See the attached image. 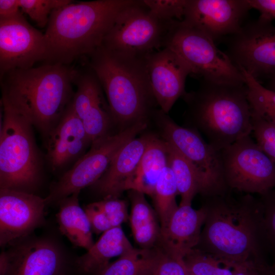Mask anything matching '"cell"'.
<instances>
[{"mask_svg": "<svg viewBox=\"0 0 275 275\" xmlns=\"http://www.w3.org/2000/svg\"><path fill=\"white\" fill-rule=\"evenodd\" d=\"M231 190L204 197L202 207L206 217L195 248L213 256L232 269L250 261L266 266L267 251L260 200L250 194L235 198Z\"/></svg>", "mask_w": 275, "mask_h": 275, "instance_id": "cell-1", "label": "cell"}, {"mask_svg": "<svg viewBox=\"0 0 275 275\" xmlns=\"http://www.w3.org/2000/svg\"><path fill=\"white\" fill-rule=\"evenodd\" d=\"M77 75L61 63L12 70L1 76L2 97L47 136L71 102Z\"/></svg>", "mask_w": 275, "mask_h": 275, "instance_id": "cell-2", "label": "cell"}, {"mask_svg": "<svg viewBox=\"0 0 275 275\" xmlns=\"http://www.w3.org/2000/svg\"><path fill=\"white\" fill-rule=\"evenodd\" d=\"M135 0L72 2L51 13L44 36L46 60L69 64L102 45L118 14Z\"/></svg>", "mask_w": 275, "mask_h": 275, "instance_id": "cell-3", "label": "cell"}, {"mask_svg": "<svg viewBox=\"0 0 275 275\" xmlns=\"http://www.w3.org/2000/svg\"><path fill=\"white\" fill-rule=\"evenodd\" d=\"M89 56L90 67L105 93L112 119L128 126L145 120L156 103L146 56L114 52L102 45Z\"/></svg>", "mask_w": 275, "mask_h": 275, "instance_id": "cell-4", "label": "cell"}, {"mask_svg": "<svg viewBox=\"0 0 275 275\" xmlns=\"http://www.w3.org/2000/svg\"><path fill=\"white\" fill-rule=\"evenodd\" d=\"M188 118L208 142L221 151L252 133V112L243 85L201 81L195 91L183 96Z\"/></svg>", "mask_w": 275, "mask_h": 275, "instance_id": "cell-5", "label": "cell"}, {"mask_svg": "<svg viewBox=\"0 0 275 275\" xmlns=\"http://www.w3.org/2000/svg\"><path fill=\"white\" fill-rule=\"evenodd\" d=\"M0 189L34 194L41 177V162L32 124L2 97Z\"/></svg>", "mask_w": 275, "mask_h": 275, "instance_id": "cell-6", "label": "cell"}, {"mask_svg": "<svg viewBox=\"0 0 275 275\" xmlns=\"http://www.w3.org/2000/svg\"><path fill=\"white\" fill-rule=\"evenodd\" d=\"M166 47L174 51L188 66L190 74L201 81L224 85L245 84L242 72L212 39L182 21L174 23Z\"/></svg>", "mask_w": 275, "mask_h": 275, "instance_id": "cell-7", "label": "cell"}, {"mask_svg": "<svg viewBox=\"0 0 275 275\" xmlns=\"http://www.w3.org/2000/svg\"><path fill=\"white\" fill-rule=\"evenodd\" d=\"M177 21L159 19L143 1H135L118 14L102 46L114 52L147 56L166 47L169 34Z\"/></svg>", "mask_w": 275, "mask_h": 275, "instance_id": "cell-8", "label": "cell"}, {"mask_svg": "<svg viewBox=\"0 0 275 275\" xmlns=\"http://www.w3.org/2000/svg\"><path fill=\"white\" fill-rule=\"evenodd\" d=\"M146 127L145 120L139 121L116 134H108L92 143L88 152L51 186L45 198L46 205L58 203L94 184L106 171L119 150Z\"/></svg>", "mask_w": 275, "mask_h": 275, "instance_id": "cell-9", "label": "cell"}, {"mask_svg": "<svg viewBox=\"0 0 275 275\" xmlns=\"http://www.w3.org/2000/svg\"><path fill=\"white\" fill-rule=\"evenodd\" d=\"M220 152L225 181L230 189L261 196L275 187V163L250 135Z\"/></svg>", "mask_w": 275, "mask_h": 275, "instance_id": "cell-10", "label": "cell"}, {"mask_svg": "<svg viewBox=\"0 0 275 275\" xmlns=\"http://www.w3.org/2000/svg\"><path fill=\"white\" fill-rule=\"evenodd\" d=\"M164 140L173 146L196 168L206 188L205 197L224 194L230 189L224 176L220 151L205 141L198 131L176 124L161 110L157 112Z\"/></svg>", "mask_w": 275, "mask_h": 275, "instance_id": "cell-11", "label": "cell"}, {"mask_svg": "<svg viewBox=\"0 0 275 275\" xmlns=\"http://www.w3.org/2000/svg\"><path fill=\"white\" fill-rule=\"evenodd\" d=\"M225 52L233 63L259 81L275 75V26L260 17L230 36Z\"/></svg>", "mask_w": 275, "mask_h": 275, "instance_id": "cell-12", "label": "cell"}, {"mask_svg": "<svg viewBox=\"0 0 275 275\" xmlns=\"http://www.w3.org/2000/svg\"><path fill=\"white\" fill-rule=\"evenodd\" d=\"M44 34L32 26L22 13L8 19H0L1 76L8 72L34 67L46 60Z\"/></svg>", "mask_w": 275, "mask_h": 275, "instance_id": "cell-13", "label": "cell"}, {"mask_svg": "<svg viewBox=\"0 0 275 275\" xmlns=\"http://www.w3.org/2000/svg\"><path fill=\"white\" fill-rule=\"evenodd\" d=\"M251 9L248 0H187L182 21L215 42L238 32Z\"/></svg>", "mask_w": 275, "mask_h": 275, "instance_id": "cell-14", "label": "cell"}, {"mask_svg": "<svg viewBox=\"0 0 275 275\" xmlns=\"http://www.w3.org/2000/svg\"><path fill=\"white\" fill-rule=\"evenodd\" d=\"M45 198L32 193L0 189V244L10 245L44 222Z\"/></svg>", "mask_w": 275, "mask_h": 275, "instance_id": "cell-15", "label": "cell"}, {"mask_svg": "<svg viewBox=\"0 0 275 275\" xmlns=\"http://www.w3.org/2000/svg\"><path fill=\"white\" fill-rule=\"evenodd\" d=\"M28 236L14 242L5 252V275H66L67 264L59 246L49 239Z\"/></svg>", "mask_w": 275, "mask_h": 275, "instance_id": "cell-16", "label": "cell"}, {"mask_svg": "<svg viewBox=\"0 0 275 275\" xmlns=\"http://www.w3.org/2000/svg\"><path fill=\"white\" fill-rule=\"evenodd\" d=\"M151 90L157 104L168 113L185 93V82L191 74L186 64L172 49L165 47L146 57Z\"/></svg>", "mask_w": 275, "mask_h": 275, "instance_id": "cell-17", "label": "cell"}, {"mask_svg": "<svg viewBox=\"0 0 275 275\" xmlns=\"http://www.w3.org/2000/svg\"><path fill=\"white\" fill-rule=\"evenodd\" d=\"M77 90L71 105L82 123L91 143L107 135L112 119L108 105L106 104L102 87L96 75L90 72L76 77Z\"/></svg>", "mask_w": 275, "mask_h": 275, "instance_id": "cell-18", "label": "cell"}, {"mask_svg": "<svg viewBox=\"0 0 275 275\" xmlns=\"http://www.w3.org/2000/svg\"><path fill=\"white\" fill-rule=\"evenodd\" d=\"M206 217L204 209L178 205L167 222L160 226L158 247L176 258H183L198 245Z\"/></svg>", "mask_w": 275, "mask_h": 275, "instance_id": "cell-19", "label": "cell"}, {"mask_svg": "<svg viewBox=\"0 0 275 275\" xmlns=\"http://www.w3.org/2000/svg\"><path fill=\"white\" fill-rule=\"evenodd\" d=\"M47 158L53 171L78 157L91 142L71 102L47 135Z\"/></svg>", "mask_w": 275, "mask_h": 275, "instance_id": "cell-20", "label": "cell"}, {"mask_svg": "<svg viewBox=\"0 0 275 275\" xmlns=\"http://www.w3.org/2000/svg\"><path fill=\"white\" fill-rule=\"evenodd\" d=\"M154 135L135 138L124 145L115 156L108 168L92 186L103 199L118 198L126 186Z\"/></svg>", "mask_w": 275, "mask_h": 275, "instance_id": "cell-21", "label": "cell"}, {"mask_svg": "<svg viewBox=\"0 0 275 275\" xmlns=\"http://www.w3.org/2000/svg\"><path fill=\"white\" fill-rule=\"evenodd\" d=\"M134 248L121 227H113L103 233L98 240L79 257L76 264L85 274H97L116 257H120Z\"/></svg>", "mask_w": 275, "mask_h": 275, "instance_id": "cell-22", "label": "cell"}, {"mask_svg": "<svg viewBox=\"0 0 275 275\" xmlns=\"http://www.w3.org/2000/svg\"><path fill=\"white\" fill-rule=\"evenodd\" d=\"M168 166L167 142L153 136L127 184L126 190H135L152 197L156 184Z\"/></svg>", "mask_w": 275, "mask_h": 275, "instance_id": "cell-23", "label": "cell"}, {"mask_svg": "<svg viewBox=\"0 0 275 275\" xmlns=\"http://www.w3.org/2000/svg\"><path fill=\"white\" fill-rule=\"evenodd\" d=\"M79 194L74 193L58 203L57 220L61 232L73 244L87 251L94 242L87 214L79 205Z\"/></svg>", "mask_w": 275, "mask_h": 275, "instance_id": "cell-24", "label": "cell"}, {"mask_svg": "<svg viewBox=\"0 0 275 275\" xmlns=\"http://www.w3.org/2000/svg\"><path fill=\"white\" fill-rule=\"evenodd\" d=\"M129 191L131 204L129 219L134 239L141 248H154L158 242L160 233V226L155 213L144 194Z\"/></svg>", "mask_w": 275, "mask_h": 275, "instance_id": "cell-25", "label": "cell"}, {"mask_svg": "<svg viewBox=\"0 0 275 275\" xmlns=\"http://www.w3.org/2000/svg\"><path fill=\"white\" fill-rule=\"evenodd\" d=\"M167 142V141H166ZM168 166L171 169L181 197L179 205H191L195 196L206 195L204 180L196 168L168 142Z\"/></svg>", "mask_w": 275, "mask_h": 275, "instance_id": "cell-26", "label": "cell"}, {"mask_svg": "<svg viewBox=\"0 0 275 275\" xmlns=\"http://www.w3.org/2000/svg\"><path fill=\"white\" fill-rule=\"evenodd\" d=\"M160 252L158 246L133 248L109 263L97 275H150Z\"/></svg>", "mask_w": 275, "mask_h": 275, "instance_id": "cell-27", "label": "cell"}, {"mask_svg": "<svg viewBox=\"0 0 275 275\" xmlns=\"http://www.w3.org/2000/svg\"><path fill=\"white\" fill-rule=\"evenodd\" d=\"M176 183L171 169L167 167L160 176L155 187L153 198L156 212L163 225L178 207L176 201L178 195Z\"/></svg>", "mask_w": 275, "mask_h": 275, "instance_id": "cell-28", "label": "cell"}, {"mask_svg": "<svg viewBox=\"0 0 275 275\" xmlns=\"http://www.w3.org/2000/svg\"><path fill=\"white\" fill-rule=\"evenodd\" d=\"M183 261L190 275H233V269L225 265L213 256L197 248L192 250Z\"/></svg>", "mask_w": 275, "mask_h": 275, "instance_id": "cell-29", "label": "cell"}, {"mask_svg": "<svg viewBox=\"0 0 275 275\" xmlns=\"http://www.w3.org/2000/svg\"><path fill=\"white\" fill-rule=\"evenodd\" d=\"M239 70L244 78L251 111L261 116L274 114L275 92L263 86L243 69Z\"/></svg>", "mask_w": 275, "mask_h": 275, "instance_id": "cell-30", "label": "cell"}, {"mask_svg": "<svg viewBox=\"0 0 275 275\" xmlns=\"http://www.w3.org/2000/svg\"><path fill=\"white\" fill-rule=\"evenodd\" d=\"M22 12L40 28L47 26L53 11L72 2L70 0H19Z\"/></svg>", "mask_w": 275, "mask_h": 275, "instance_id": "cell-31", "label": "cell"}, {"mask_svg": "<svg viewBox=\"0 0 275 275\" xmlns=\"http://www.w3.org/2000/svg\"><path fill=\"white\" fill-rule=\"evenodd\" d=\"M262 206V225L267 253L275 260V187L259 199Z\"/></svg>", "mask_w": 275, "mask_h": 275, "instance_id": "cell-32", "label": "cell"}, {"mask_svg": "<svg viewBox=\"0 0 275 275\" xmlns=\"http://www.w3.org/2000/svg\"><path fill=\"white\" fill-rule=\"evenodd\" d=\"M251 117L255 142L275 163V125L252 112Z\"/></svg>", "mask_w": 275, "mask_h": 275, "instance_id": "cell-33", "label": "cell"}, {"mask_svg": "<svg viewBox=\"0 0 275 275\" xmlns=\"http://www.w3.org/2000/svg\"><path fill=\"white\" fill-rule=\"evenodd\" d=\"M149 10L159 19L182 21L187 0H143Z\"/></svg>", "mask_w": 275, "mask_h": 275, "instance_id": "cell-34", "label": "cell"}, {"mask_svg": "<svg viewBox=\"0 0 275 275\" xmlns=\"http://www.w3.org/2000/svg\"><path fill=\"white\" fill-rule=\"evenodd\" d=\"M91 204L107 216L112 228L121 227L129 218L126 202L118 198L103 199Z\"/></svg>", "mask_w": 275, "mask_h": 275, "instance_id": "cell-35", "label": "cell"}, {"mask_svg": "<svg viewBox=\"0 0 275 275\" xmlns=\"http://www.w3.org/2000/svg\"><path fill=\"white\" fill-rule=\"evenodd\" d=\"M150 275H188V273L183 259L173 257L160 249Z\"/></svg>", "mask_w": 275, "mask_h": 275, "instance_id": "cell-36", "label": "cell"}, {"mask_svg": "<svg viewBox=\"0 0 275 275\" xmlns=\"http://www.w3.org/2000/svg\"><path fill=\"white\" fill-rule=\"evenodd\" d=\"M88 218L92 231L97 234H102L112 228L107 216L91 204L84 209Z\"/></svg>", "mask_w": 275, "mask_h": 275, "instance_id": "cell-37", "label": "cell"}, {"mask_svg": "<svg viewBox=\"0 0 275 275\" xmlns=\"http://www.w3.org/2000/svg\"><path fill=\"white\" fill-rule=\"evenodd\" d=\"M251 9L258 10L260 18L272 21L275 19V0H248Z\"/></svg>", "mask_w": 275, "mask_h": 275, "instance_id": "cell-38", "label": "cell"}, {"mask_svg": "<svg viewBox=\"0 0 275 275\" xmlns=\"http://www.w3.org/2000/svg\"><path fill=\"white\" fill-rule=\"evenodd\" d=\"M22 13L19 0H0V19H11Z\"/></svg>", "mask_w": 275, "mask_h": 275, "instance_id": "cell-39", "label": "cell"}, {"mask_svg": "<svg viewBox=\"0 0 275 275\" xmlns=\"http://www.w3.org/2000/svg\"><path fill=\"white\" fill-rule=\"evenodd\" d=\"M263 268L254 261H247L234 266L233 275H262Z\"/></svg>", "mask_w": 275, "mask_h": 275, "instance_id": "cell-40", "label": "cell"}, {"mask_svg": "<svg viewBox=\"0 0 275 275\" xmlns=\"http://www.w3.org/2000/svg\"><path fill=\"white\" fill-rule=\"evenodd\" d=\"M262 275H275V263L267 265L262 269Z\"/></svg>", "mask_w": 275, "mask_h": 275, "instance_id": "cell-41", "label": "cell"}, {"mask_svg": "<svg viewBox=\"0 0 275 275\" xmlns=\"http://www.w3.org/2000/svg\"><path fill=\"white\" fill-rule=\"evenodd\" d=\"M268 79V87L267 88L275 92V75L269 77Z\"/></svg>", "mask_w": 275, "mask_h": 275, "instance_id": "cell-42", "label": "cell"}, {"mask_svg": "<svg viewBox=\"0 0 275 275\" xmlns=\"http://www.w3.org/2000/svg\"><path fill=\"white\" fill-rule=\"evenodd\" d=\"M188 275H190V274L188 273Z\"/></svg>", "mask_w": 275, "mask_h": 275, "instance_id": "cell-43", "label": "cell"}]
</instances>
